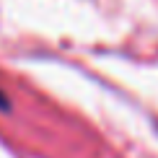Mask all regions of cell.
Listing matches in <instances>:
<instances>
[{
    "label": "cell",
    "instance_id": "obj_1",
    "mask_svg": "<svg viewBox=\"0 0 158 158\" xmlns=\"http://www.w3.org/2000/svg\"><path fill=\"white\" fill-rule=\"evenodd\" d=\"M10 109V104H8V98L3 96V91H0V111H8Z\"/></svg>",
    "mask_w": 158,
    "mask_h": 158
}]
</instances>
